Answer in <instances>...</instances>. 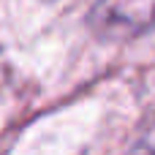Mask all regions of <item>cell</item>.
<instances>
[{
  "mask_svg": "<svg viewBox=\"0 0 155 155\" xmlns=\"http://www.w3.org/2000/svg\"><path fill=\"white\" fill-rule=\"evenodd\" d=\"M87 25L98 41H134L155 27V0H95Z\"/></svg>",
  "mask_w": 155,
  "mask_h": 155,
  "instance_id": "1",
  "label": "cell"
},
{
  "mask_svg": "<svg viewBox=\"0 0 155 155\" xmlns=\"http://www.w3.org/2000/svg\"><path fill=\"white\" fill-rule=\"evenodd\" d=\"M128 155H155V117L144 123V128L139 131L134 147L128 150Z\"/></svg>",
  "mask_w": 155,
  "mask_h": 155,
  "instance_id": "2",
  "label": "cell"
}]
</instances>
